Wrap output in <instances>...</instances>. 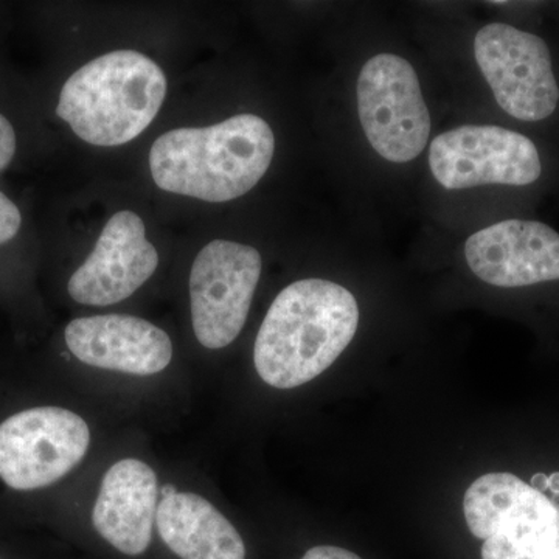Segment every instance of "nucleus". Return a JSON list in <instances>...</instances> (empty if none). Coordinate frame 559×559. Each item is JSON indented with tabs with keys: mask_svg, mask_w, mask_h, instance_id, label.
<instances>
[{
	"mask_svg": "<svg viewBox=\"0 0 559 559\" xmlns=\"http://www.w3.org/2000/svg\"><path fill=\"white\" fill-rule=\"evenodd\" d=\"M66 344L76 359L97 369L150 377L170 366V336L148 320L128 314L72 320Z\"/></svg>",
	"mask_w": 559,
	"mask_h": 559,
	"instance_id": "12",
	"label": "nucleus"
},
{
	"mask_svg": "<svg viewBox=\"0 0 559 559\" xmlns=\"http://www.w3.org/2000/svg\"><path fill=\"white\" fill-rule=\"evenodd\" d=\"M156 524L165 546L180 559H246L238 530L194 492L178 491L162 499Z\"/></svg>",
	"mask_w": 559,
	"mask_h": 559,
	"instance_id": "14",
	"label": "nucleus"
},
{
	"mask_svg": "<svg viewBox=\"0 0 559 559\" xmlns=\"http://www.w3.org/2000/svg\"><path fill=\"white\" fill-rule=\"evenodd\" d=\"M360 124L373 150L393 164L417 159L430 135V114L417 72L399 55L370 58L358 79Z\"/></svg>",
	"mask_w": 559,
	"mask_h": 559,
	"instance_id": "7",
	"label": "nucleus"
},
{
	"mask_svg": "<svg viewBox=\"0 0 559 559\" xmlns=\"http://www.w3.org/2000/svg\"><path fill=\"white\" fill-rule=\"evenodd\" d=\"M469 270L496 288L521 289L559 282V231L536 219L499 221L471 235Z\"/></svg>",
	"mask_w": 559,
	"mask_h": 559,
	"instance_id": "10",
	"label": "nucleus"
},
{
	"mask_svg": "<svg viewBox=\"0 0 559 559\" xmlns=\"http://www.w3.org/2000/svg\"><path fill=\"white\" fill-rule=\"evenodd\" d=\"M165 95L164 70L151 58L134 50L110 51L69 76L57 116L91 145L119 146L153 123Z\"/></svg>",
	"mask_w": 559,
	"mask_h": 559,
	"instance_id": "3",
	"label": "nucleus"
},
{
	"mask_svg": "<svg viewBox=\"0 0 559 559\" xmlns=\"http://www.w3.org/2000/svg\"><path fill=\"white\" fill-rule=\"evenodd\" d=\"M91 430L80 415L43 406L0 423V479L16 491L57 484L84 459Z\"/></svg>",
	"mask_w": 559,
	"mask_h": 559,
	"instance_id": "8",
	"label": "nucleus"
},
{
	"mask_svg": "<svg viewBox=\"0 0 559 559\" xmlns=\"http://www.w3.org/2000/svg\"><path fill=\"white\" fill-rule=\"evenodd\" d=\"M270 123L240 114L207 128L162 134L150 151V170L159 189L205 202H227L249 193L274 157Z\"/></svg>",
	"mask_w": 559,
	"mask_h": 559,
	"instance_id": "2",
	"label": "nucleus"
},
{
	"mask_svg": "<svg viewBox=\"0 0 559 559\" xmlns=\"http://www.w3.org/2000/svg\"><path fill=\"white\" fill-rule=\"evenodd\" d=\"M145 230L138 213H116L91 255L70 277V297L87 307H109L142 288L159 266V253L146 240Z\"/></svg>",
	"mask_w": 559,
	"mask_h": 559,
	"instance_id": "11",
	"label": "nucleus"
},
{
	"mask_svg": "<svg viewBox=\"0 0 559 559\" xmlns=\"http://www.w3.org/2000/svg\"><path fill=\"white\" fill-rule=\"evenodd\" d=\"M358 325V301L344 286L322 278L290 283L257 334V373L275 389L300 388L336 362Z\"/></svg>",
	"mask_w": 559,
	"mask_h": 559,
	"instance_id": "1",
	"label": "nucleus"
},
{
	"mask_svg": "<svg viewBox=\"0 0 559 559\" xmlns=\"http://www.w3.org/2000/svg\"><path fill=\"white\" fill-rule=\"evenodd\" d=\"M549 499L554 503L555 509L559 511V495H551Z\"/></svg>",
	"mask_w": 559,
	"mask_h": 559,
	"instance_id": "21",
	"label": "nucleus"
},
{
	"mask_svg": "<svg viewBox=\"0 0 559 559\" xmlns=\"http://www.w3.org/2000/svg\"><path fill=\"white\" fill-rule=\"evenodd\" d=\"M474 57L492 97L511 119L536 124L557 116L559 79L546 39L491 22L477 32Z\"/></svg>",
	"mask_w": 559,
	"mask_h": 559,
	"instance_id": "5",
	"label": "nucleus"
},
{
	"mask_svg": "<svg viewBox=\"0 0 559 559\" xmlns=\"http://www.w3.org/2000/svg\"><path fill=\"white\" fill-rule=\"evenodd\" d=\"M261 275L252 246L215 240L194 259L190 274L191 322L205 348L227 347L240 336Z\"/></svg>",
	"mask_w": 559,
	"mask_h": 559,
	"instance_id": "9",
	"label": "nucleus"
},
{
	"mask_svg": "<svg viewBox=\"0 0 559 559\" xmlns=\"http://www.w3.org/2000/svg\"><path fill=\"white\" fill-rule=\"evenodd\" d=\"M429 165L433 178L448 190L530 189L546 175L538 143L498 124H468L437 135L430 143Z\"/></svg>",
	"mask_w": 559,
	"mask_h": 559,
	"instance_id": "6",
	"label": "nucleus"
},
{
	"mask_svg": "<svg viewBox=\"0 0 559 559\" xmlns=\"http://www.w3.org/2000/svg\"><path fill=\"white\" fill-rule=\"evenodd\" d=\"M24 216L20 205L0 190V248L10 245L20 235Z\"/></svg>",
	"mask_w": 559,
	"mask_h": 559,
	"instance_id": "15",
	"label": "nucleus"
},
{
	"mask_svg": "<svg viewBox=\"0 0 559 559\" xmlns=\"http://www.w3.org/2000/svg\"><path fill=\"white\" fill-rule=\"evenodd\" d=\"M176 492H178V489H176V487H173V485H164V487L160 488L162 499L168 498V496L176 495Z\"/></svg>",
	"mask_w": 559,
	"mask_h": 559,
	"instance_id": "20",
	"label": "nucleus"
},
{
	"mask_svg": "<svg viewBox=\"0 0 559 559\" xmlns=\"http://www.w3.org/2000/svg\"><path fill=\"white\" fill-rule=\"evenodd\" d=\"M301 559H360L358 555L353 551L341 549L334 546H318L312 547L305 554Z\"/></svg>",
	"mask_w": 559,
	"mask_h": 559,
	"instance_id": "17",
	"label": "nucleus"
},
{
	"mask_svg": "<svg viewBox=\"0 0 559 559\" xmlns=\"http://www.w3.org/2000/svg\"><path fill=\"white\" fill-rule=\"evenodd\" d=\"M481 559H559V511L549 496L510 473H489L463 499Z\"/></svg>",
	"mask_w": 559,
	"mask_h": 559,
	"instance_id": "4",
	"label": "nucleus"
},
{
	"mask_svg": "<svg viewBox=\"0 0 559 559\" xmlns=\"http://www.w3.org/2000/svg\"><path fill=\"white\" fill-rule=\"evenodd\" d=\"M17 153V132L9 117L0 112V173L13 164Z\"/></svg>",
	"mask_w": 559,
	"mask_h": 559,
	"instance_id": "16",
	"label": "nucleus"
},
{
	"mask_svg": "<svg viewBox=\"0 0 559 559\" xmlns=\"http://www.w3.org/2000/svg\"><path fill=\"white\" fill-rule=\"evenodd\" d=\"M157 476L138 459H123L106 471L92 511V522L103 539L128 557L148 550L156 522Z\"/></svg>",
	"mask_w": 559,
	"mask_h": 559,
	"instance_id": "13",
	"label": "nucleus"
},
{
	"mask_svg": "<svg viewBox=\"0 0 559 559\" xmlns=\"http://www.w3.org/2000/svg\"><path fill=\"white\" fill-rule=\"evenodd\" d=\"M530 485H532V488H535L536 491L544 492V495H546V492L549 491V477L543 473L535 474V476L532 477V484Z\"/></svg>",
	"mask_w": 559,
	"mask_h": 559,
	"instance_id": "18",
	"label": "nucleus"
},
{
	"mask_svg": "<svg viewBox=\"0 0 559 559\" xmlns=\"http://www.w3.org/2000/svg\"><path fill=\"white\" fill-rule=\"evenodd\" d=\"M549 491L551 495H559V473H554L549 477Z\"/></svg>",
	"mask_w": 559,
	"mask_h": 559,
	"instance_id": "19",
	"label": "nucleus"
}]
</instances>
